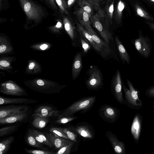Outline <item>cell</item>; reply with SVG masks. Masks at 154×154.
I'll return each instance as SVG.
<instances>
[{"label": "cell", "instance_id": "6da1fadb", "mask_svg": "<svg viewBox=\"0 0 154 154\" xmlns=\"http://www.w3.org/2000/svg\"><path fill=\"white\" fill-rule=\"evenodd\" d=\"M94 27L98 31L104 42L108 45L110 40H113L109 30L110 24L106 17L103 10L97 12L90 18Z\"/></svg>", "mask_w": 154, "mask_h": 154}, {"label": "cell", "instance_id": "7a4b0ae2", "mask_svg": "<svg viewBox=\"0 0 154 154\" xmlns=\"http://www.w3.org/2000/svg\"><path fill=\"white\" fill-rule=\"evenodd\" d=\"M95 96L85 97L75 102L66 109L61 111L57 116H72L78 112L84 113L92 108L96 100Z\"/></svg>", "mask_w": 154, "mask_h": 154}, {"label": "cell", "instance_id": "3957f363", "mask_svg": "<svg viewBox=\"0 0 154 154\" xmlns=\"http://www.w3.org/2000/svg\"><path fill=\"white\" fill-rule=\"evenodd\" d=\"M27 20L38 23L43 18L45 13L42 8L30 0H18Z\"/></svg>", "mask_w": 154, "mask_h": 154}, {"label": "cell", "instance_id": "277c9868", "mask_svg": "<svg viewBox=\"0 0 154 154\" xmlns=\"http://www.w3.org/2000/svg\"><path fill=\"white\" fill-rule=\"evenodd\" d=\"M26 85L33 91L47 94L59 93L65 87L41 79H38Z\"/></svg>", "mask_w": 154, "mask_h": 154}, {"label": "cell", "instance_id": "5b68a950", "mask_svg": "<svg viewBox=\"0 0 154 154\" xmlns=\"http://www.w3.org/2000/svg\"><path fill=\"white\" fill-rule=\"evenodd\" d=\"M126 82L129 89L122 84L126 103L131 109H139L142 106V103L138 97V91L129 80L127 79Z\"/></svg>", "mask_w": 154, "mask_h": 154}, {"label": "cell", "instance_id": "8992f818", "mask_svg": "<svg viewBox=\"0 0 154 154\" xmlns=\"http://www.w3.org/2000/svg\"><path fill=\"white\" fill-rule=\"evenodd\" d=\"M88 72V76L86 82L87 88L93 90L100 88L103 83V77L100 69L97 66L92 65Z\"/></svg>", "mask_w": 154, "mask_h": 154}, {"label": "cell", "instance_id": "52a82bcc", "mask_svg": "<svg viewBox=\"0 0 154 154\" xmlns=\"http://www.w3.org/2000/svg\"><path fill=\"white\" fill-rule=\"evenodd\" d=\"M32 109H27L7 117L0 118V124L26 123L29 120L33 113Z\"/></svg>", "mask_w": 154, "mask_h": 154}, {"label": "cell", "instance_id": "ba28073f", "mask_svg": "<svg viewBox=\"0 0 154 154\" xmlns=\"http://www.w3.org/2000/svg\"><path fill=\"white\" fill-rule=\"evenodd\" d=\"M135 47L142 57L147 59L150 56L152 51V43L150 39L142 35L139 34V37L134 41Z\"/></svg>", "mask_w": 154, "mask_h": 154}, {"label": "cell", "instance_id": "9c48e42d", "mask_svg": "<svg viewBox=\"0 0 154 154\" xmlns=\"http://www.w3.org/2000/svg\"><path fill=\"white\" fill-rule=\"evenodd\" d=\"M99 114L101 118L109 123H113L119 118L120 112L117 109L109 105H104L100 108Z\"/></svg>", "mask_w": 154, "mask_h": 154}, {"label": "cell", "instance_id": "30bf717a", "mask_svg": "<svg viewBox=\"0 0 154 154\" xmlns=\"http://www.w3.org/2000/svg\"><path fill=\"white\" fill-rule=\"evenodd\" d=\"M0 91L4 94L16 96H27L25 89L12 82H5L1 85Z\"/></svg>", "mask_w": 154, "mask_h": 154}, {"label": "cell", "instance_id": "8fae6325", "mask_svg": "<svg viewBox=\"0 0 154 154\" xmlns=\"http://www.w3.org/2000/svg\"><path fill=\"white\" fill-rule=\"evenodd\" d=\"M60 112L54 106L50 104L44 103L37 106L32 113L42 117L50 118L58 116Z\"/></svg>", "mask_w": 154, "mask_h": 154}, {"label": "cell", "instance_id": "7c38bea8", "mask_svg": "<svg viewBox=\"0 0 154 154\" xmlns=\"http://www.w3.org/2000/svg\"><path fill=\"white\" fill-rule=\"evenodd\" d=\"M112 89L115 97L117 101L121 104H125L123 95L122 80L119 70L116 72L112 82Z\"/></svg>", "mask_w": 154, "mask_h": 154}, {"label": "cell", "instance_id": "4fadbf2b", "mask_svg": "<svg viewBox=\"0 0 154 154\" xmlns=\"http://www.w3.org/2000/svg\"><path fill=\"white\" fill-rule=\"evenodd\" d=\"M32 107L27 104L11 105L0 107V118H4Z\"/></svg>", "mask_w": 154, "mask_h": 154}, {"label": "cell", "instance_id": "5bb4252c", "mask_svg": "<svg viewBox=\"0 0 154 154\" xmlns=\"http://www.w3.org/2000/svg\"><path fill=\"white\" fill-rule=\"evenodd\" d=\"M106 136L111 143L116 154H125V147L123 142L120 141L115 134L110 131H107L106 132Z\"/></svg>", "mask_w": 154, "mask_h": 154}, {"label": "cell", "instance_id": "9a60e30c", "mask_svg": "<svg viewBox=\"0 0 154 154\" xmlns=\"http://www.w3.org/2000/svg\"><path fill=\"white\" fill-rule=\"evenodd\" d=\"M38 102L37 100L27 98H8L2 96L0 97V104L1 106L6 104H31Z\"/></svg>", "mask_w": 154, "mask_h": 154}, {"label": "cell", "instance_id": "2e32d148", "mask_svg": "<svg viewBox=\"0 0 154 154\" xmlns=\"http://www.w3.org/2000/svg\"><path fill=\"white\" fill-rule=\"evenodd\" d=\"M142 124V116L139 113H137L133 119L131 128V133L136 143H138L139 140Z\"/></svg>", "mask_w": 154, "mask_h": 154}, {"label": "cell", "instance_id": "e0dca14e", "mask_svg": "<svg viewBox=\"0 0 154 154\" xmlns=\"http://www.w3.org/2000/svg\"><path fill=\"white\" fill-rule=\"evenodd\" d=\"M45 133L53 147L57 149H59L63 146L72 142L70 140L60 137L57 135L50 132H45Z\"/></svg>", "mask_w": 154, "mask_h": 154}, {"label": "cell", "instance_id": "ac0fdd59", "mask_svg": "<svg viewBox=\"0 0 154 154\" xmlns=\"http://www.w3.org/2000/svg\"><path fill=\"white\" fill-rule=\"evenodd\" d=\"M75 21L76 24V29L80 35L86 40L96 50L100 52L102 54L101 49L93 40L90 33L79 22L75 20Z\"/></svg>", "mask_w": 154, "mask_h": 154}, {"label": "cell", "instance_id": "d6986e66", "mask_svg": "<svg viewBox=\"0 0 154 154\" xmlns=\"http://www.w3.org/2000/svg\"><path fill=\"white\" fill-rule=\"evenodd\" d=\"M72 128L78 134L84 138L92 139L94 137V133L92 128L88 124L83 123L78 124Z\"/></svg>", "mask_w": 154, "mask_h": 154}, {"label": "cell", "instance_id": "ffe728a7", "mask_svg": "<svg viewBox=\"0 0 154 154\" xmlns=\"http://www.w3.org/2000/svg\"><path fill=\"white\" fill-rule=\"evenodd\" d=\"M91 35L94 41L101 49L102 55L104 57L107 56L112 53V51L109 46V45L103 41L97 35L94 31L89 32Z\"/></svg>", "mask_w": 154, "mask_h": 154}, {"label": "cell", "instance_id": "44dd1931", "mask_svg": "<svg viewBox=\"0 0 154 154\" xmlns=\"http://www.w3.org/2000/svg\"><path fill=\"white\" fill-rule=\"evenodd\" d=\"M30 124L33 127L39 129L45 127L50 121V118L42 117L32 113L29 119Z\"/></svg>", "mask_w": 154, "mask_h": 154}, {"label": "cell", "instance_id": "7402d4cb", "mask_svg": "<svg viewBox=\"0 0 154 154\" xmlns=\"http://www.w3.org/2000/svg\"><path fill=\"white\" fill-rule=\"evenodd\" d=\"M74 14L79 22L84 27L91 25V21L88 14L81 8L76 9L74 11Z\"/></svg>", "mask_w": 154, "mask_h": 154}, {"label": "cell", "instance_id": "603a6c76", "mask_svg": "<svg viewBox=\"0 0 154 154\" xmlns=\"http://www.w3.org/2000/svg\"><path fill=\"white\" fill-rule=\"evenodd\" d=\"M82 66L81 54L78 52L75 55L73 61L72 67V76L73 80L78 77Z\"/></svg>", "mask_w": 154, "mask_h": 154}, {"label": "cell", "instance_id": "cb8c5ba5", "mask_svg": "<svg viewBox=\"0 0 154 154\" xmlns=\"http://www.w3.org/2000/svg\"><path fill=\"white\" fill-rule=\"evenodd\" d=\"M26 142L29 146L44 150H47L43 144L38 142L35 139L32 132V129L27 130L25 136Z\"/></svg>", "mask_w": 154, "mask_h": 154}, {"label": "cell", "instance_id": "d4e9b609", "mask_svg": "<svg viewBox=\"0 0 154 154\" xmlns=\"http://www.w3.org/2000/svg\"><path fill=\"white\" fill-rule=\"evenodd\" d=\"M115 40L117 48L122 60L130 64V58L128 53L118 37L116 36Z\"/></svg>", "mask_w": 154, "mask_h": 154}, {"label": "cell", "instance_id": "484cf974", "mask_svg": "<svg viewBox=\"0 0 154 154\" xmlns=\"http://www.w3.org/2000/svg\"><path fill=\"white\" fill-rule=\"evenodd\" d=\"M63 22L66 31L72 41H74L77 37L75 28L69 19L66 17H64Z\"/></svg>", "mask_w": 154, "mask_h": 154}, {"label": "cell", "instance_id": "4316f807", "mask_svg": "<svg viewBox=\"0 0 154 154\" xmlns=\"http://www.w3.org/2000/svg\"><path fill=\"white\" fill-rule=\"evenodd\" d=\"M32 130L35 139L38 142L50 148H52L54 147L45 133L33 128H32Z\"/></svg>", "mask_w": 154, "mask_h": 154}, {"label": "cell", "instance_id": "83f0119b", "mask_svg": "<svg viewBox=\"0 0 154 154\" xmlns=\"http://www.w3.org/2000/svg\"><path fill=\"white\" fill-rule=\"evenodd\" d=\"M14 136H10L1 140L0 142V154H5L9 150L11 145L15 140Z\"/></svg>", "mask_w": 154, "mask_h": 154}, {"label": "cell", "instance_id": "f1b7e54d", "mask_svg": "<svg viewBox=\"0 0 154 154\" xmlns=\"http://www.w3.org/2000/svg\"><path fill=\"white\" fill-rule=\"evenodd\" d=\"M21 123H16L12 125L2 127L0 129V137H4L9 135L15 132Z\"/></svg>", "mask_w": 154, "mask_h": 154}, {"label": "cell", "instance_id": "f546056e", "mask_svg": "<svg viewBox=\"0 0 154 154\" xmlns=\"http://www.w3.org/2000/svg\"><path fill=\"white\" fill-rule=\"evenodd\" d=\"M114 0L107 4L103 10L105 15L110 24L112 23V18L114 12Z\"/></svg>", "mask_w": 154, "mask_h": 154}, {"label": "cell", "instance_id": "4dcf8cb0", "mask_svg": "<svg viewBox=\"0 0 154 154\" xmlns=\"http://www.w3.org/2000/svg\"><path fill=\"white\" fill-rule=\"evenodd\" d=\"M125 7V4L122 0H119L116 6L115 12V18L116 22L119 24L121 21L122 12Z\"/></svg>", "mask_w": 154, "mask_h": 154}, {"label": "cell", "instance_id": "1f68e13d", "mask_svg": "<svg viewBox=\"0 0 154 154\" xmlns=\"http://www.w3.org/2000/svg\"><path fill=\"white\" fill-rule=\"evenodd\" d=\"M78 4L80 8L88 13L90 18L94 15L93 7L86 1L78 0Z\"/></svg>", "mask_w": 154, "mask_h": 154}, {"label": "cell", "instance_id": "d6a6232c", "mask_svg": "<svg viewBox=\"0 0 154 154\" xmlns=\"http://www.w3.org/2000/svg\"><path fill=\"white\" fill-rule=\"evenodd\" d=\"M63 131L66 134L69 140L74 142H77L78 134L72 127L63 128Z\"/></svg>", "mask_w": 154, "mask_h": 154}, {"label": "cell", "instance_id": "836d02e7", "mask_svg": "<svg viewBox=\"0 0 154 154\" xmlns=\"http://www.w3.org/2000/svg\"><path fill=\"white\" fill-rule=\"evenodd\" d=\"M53 123L58 124H65L78 118V117L74 116H57L53 117Z\"/></svg>", "mask_w": 154, "mask_h": 154}, {"label": "cell", "instance_id": "e575fe53", "mask_svg": "<svg viewBox=\"0 0 154 154\" xmlns=\"http://www.w3.org/2000/svg\"><path fill=\"white\" fill-rule=\"evenodd\" d=\"M49 132L54 134L60 137L69 140L66 135L63 131V128L52 126L49 128Z\"/></svg>", "mask_w": 154, "mask_h": 154}, {"label": "cell", "instance_id": "d590c367", "mask_svg": "<svg viewBox=\"0 0 154 154\" xmlns=\"http://www.w3.org/2000/svg\"><path fill=\"white\" fill-rule=\"evenodd\" d=\"M134 7L136 13L138 15L149 20H153V18L142 7L137 4L135 5Z\"/></svg>", "mask_w": 154, "mask_h": 154}, {"label": "cell", "instance_id": "8d00e7d4", "mask_svg": "<svg viewBox=\"0 0 154 154\" xmlns=\"http://www.w3.org/2000/svg\"><path fill=\"white\" fill-rule=\"evenodd\" d=\"M57 5L60 12L62 14L69 15L67 3L65 0H55Z\"/></svg>", "mask_w": 154, "mask_h": 154}, {"label": "cell", "instance_id": "74e56055", "mask_svg": "<svg viewBox=\"0 0 154 154\" xmlns=\"http://www.w3.org/2000/svg\"><path fill=\"white\" fill-rule=\"evenodd\" d=\"M74 142L72 141L70 143L62 147L55 152L56 154H69L71 148Z\"/></svg>", "mask_w": 154, "mask_h": 154}, {"label": "cell", "instance_id": "f35d334b", "mask_svg": "<svg viewBox=\"0 0 154 154\" xmlns=\"http://www.w3.org/2000/svg\"><path fill=\"white\" fill-rule=\"evenodd\" d=\"M25 152L29 154H55L56 152L47 150H37L25 148Z\"/></svg>", "mask_w": 154, "mask_h": 154}, {"label": "cell", "instance_id": "ab89813d", "mask_svg": "<svg viewBox=\"0 0 154 154\" xmlns=\"http://www.w3.org/2000/svg\"><path fill=\"white\" fill-rule=\"evenodd\" d=\"M80 40L84 52L86 53L91 48L90 43L82 36L80 35Z\"/></svg>", "mask_w": 154, "mask_h": 154}, {"label": "cell", "instance_id": "60d3db41", "mask_svg": "<svg viewBox=\"0 0 154 154\" xmlns=\"http://www.w3.org/2000/svg\"><path fill=\"white\" fill-rule=\"evenodd\" d=\"M92 6L93 8L97 11V12L101 11L99 3L100 2L99 0H86Z\"/></svg>", "mask_w": 154, "mask_h": 154}, {"label": "cell", "instance_id": "b9f144b4", "mask_svg": "<svg viewBox=\"0 0 154 154\" xmlns=\"http://www.w3.org/2000/svg\"><path fill=\"white\" fill-rule=\"evenodd\" d=\"M145 94L149 98H154V85L150 87L146 90Z\"/></svg>", "mask_w": 154, "mask_h": 154}, {"label": "cell", "instance_id": "7bdbcfd3", "mask_svg": "<svg viewBox=\"0 0 154 154\" xmlns=\"http://www.w3.org/2000/svg\"><path fill=\"white\" fill-rule=\"evenodd\" d=\"M10 63L6 60H2L0 62V65L1 66L3 67H8L10 65Z\"/></svg>", "mask_w": 154, "mask_h": 154}, {"label": "cell", "instance_id": "ee69618b", "mask_svg": "<svg viewBox=\"0 0 154 154\" xmlns=\"http://www.w3.org/2000/svg\"><path fill=\"white\" fill-rule=\"evenodd\" d=\"M76 0H67V5L68 8H70L75 2Z\"/></svg>", "mask_w": 154, "mask_h": 154}, {"label": "cell", "instance_id": "f6af8a7d", "mask_svg": "<svg viewBox=\"0 0 154 154\" xmlns=\"http://www.w3.org/2000/svg\"><path fill=\"white\" fill-rule=\"evenodd\" d=\"M50 5L54 9H57V6L55 0H48Z\"/></svg>", "mask_w": 154, "mask_h": 154}, {"label": "cell", "instance_id": "bcb514c9", "mask_svg": "<svg viewBox=\"0 0 154 154\" xmlns=\"http://www.w3.org/2000/svg\"><path fill=\"white\" fill-rule=\"evenodd\" d=\"M6 49V47L5 45H2L0 46V53H2L4 52Z\"/></svg>", "mask_w": 154, "mask_h": 154}, {"label": "cell", "instance_id": "7dc6e473", "mask_svg": "<svg viewBox=\"0 0 154 154\" xmlns=\"http://www.w3.org/2000/svg\"><path fill=\"white\" fill-rule=\"evenodd\" d=\"M35 66V64L33 62L31 63L29 65V68L30 69H32Z\"/></svg>", "mask_w": 154, "mask_h": 154}, {"label": "cell", "instance_id": "c3c4849f", "mask_svg": "<svg viewBox=\"0 0 154 154\" xmlns=\"http://www.w3.org/2000/svg\"><path fill=\"white\" fill-rule=\"evenodd\" d=\"M48 45L46 44H43L40 46V48L42 50L46 49L48 47Z\"/></svg>", "mask_w": 154, "mask_h": 154}, {"label": "cell", "instance_id": "681fc988", "mask_svg": "<svg viewBox=\"0 0 154 154\" xmlns=\"http://www.w3.org/2000/svg\"><path fill=\"white\" fill-rule=\"evenodd\" d=\"M148 24L151 28L154 30V23H148Z\"/></svg>", "mask_w": 154, "mask_h": 154}, {"label": "cell", "instance_id": "f907efd6", "mask_svg": "<svg viewBox=\"0 0 154 154\" xmlns=\"http://www.w3.org/2000/svg\"><path fill=\"white\" fill-rule=\"evenodd\" d=\"M152 103H153V107L154 108V101L152 102Z\"/></svg>", "mask_w": 154, "mask_h": 154}, {"label": "cell", "instance_id": "816d5d0a", "mask_svg": "<svg viewBox=\"0 0 154 154\" xmlns=\"http://www.w3.org/2000/svg\"><path fill=\"white\" fill-rule=\"evenodd\" d=\"M151 1L154 2V0H150Z\"/></svg>", "mask_w": 154, "mask_h": 154}, {"label": "cell", "instance_id": "f5cc1de1", "mask_svg": "<svg viewBox=\"0 0 154 154\" xmlns=\"http://www.w3.org/2000/svg\"><path fill=\"white\" fill-rule=\"evenodd\" d=\"M103 0H99V1H100V2H101L103 1Z\"/></svg>", "mask_w": 154, "mask_h": 154}, {"label": "cell", "instance_id": "db71d44e", "mask_svg": "<svg viewBox=\"0 0 154 154\" xmlns=\"http://www.w3.org/2000/svg\"><path fill=\"white\" fill-rule=\"evenodd\" d=\"M153 114H154V110H153Z\"/></svg>", "mask_w": 154, "mask_h": 154}, {"label": "cell", "instance_id": "11a10c76", "mask_svg": "<svg viewBox=\"0 0 154 154\" xmlns=\"http://www.w3.org/2000/svg\"></svg>", "mask_w": 154, "mask_h": 154}]
</instances>
